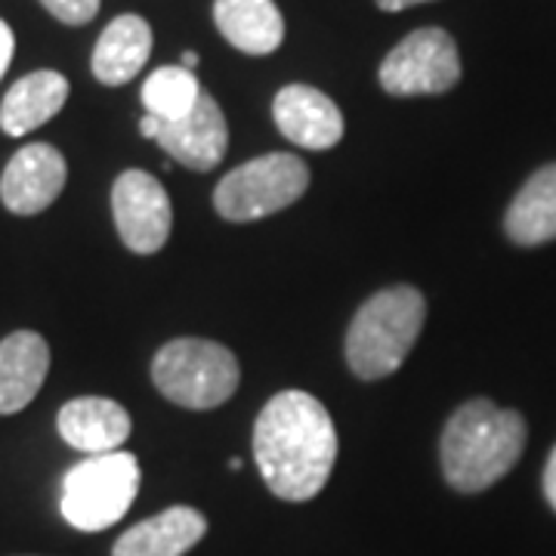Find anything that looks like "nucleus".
<instances>
[{
	"label": "nucleus",
	"instance_id": "nucleus-1",
	"mask_svg": "<svg viewBox=\"0 0 556 556\" xmlns=\"http://www.w3.org/2000/svg\"><path fill=\"white\" fill-rule=\"evenodd\" d=\"M254 460L269 492L281 501H313L338 460V430L313 393L281 390L254 424Z\"/></svg>",
	"mask_w": 556,
	"mask_h": 556
},
{
	"label": "nucleus",
	"instance_id": "nucleus-2",
	"mask_svg": "<svg viewBox=\"0 0 556 556\" xmlns=\"http://www.w3.org/2000/svg\"><path fill=\"white\" fill-rule=\"evenodd\" d=\"M526 417L492 399H470L448 417L439 457L445 482L460 495H479L504 479L526 448Z\"/></svg>",
	"mask_w": 556,
	"mask_h": 556
},
{
	"label": "nucleus",
	"instance_id": "nucleus-3",
	"mask_svg": "<svg viewBox=\"0 0 556 556\" xmlns=\"http://www.w3.org/2000/svg\"><path fill=\"white\" fill-rule=\"evenodd\" d=\"M427 300L412 285L383 288L358 306L346 331V362L362 380L396 375L424 331Z\"/></svg>",
	"mask_w": 556,
	"mask_h": 556
},
{
	"label": "nucleus",
	"instance_id": "nucleus-4",
	"mask_svg": "<svg viewBox=\"0 0 556 556\" xmlns=\"http://www.w3.org/2000/svg\"><path fill=\"white\" fill-rule=\"evenodd\" d=\"M152 380L164 399L179 408L207 412L229 402L239 390V358L223 343L177 338L164 343L152 358Z\"/></svg>",
	"mask_w": 556,
	"mask_h": 556
},
{
	"label": "nucleus",
	"instance_id": "nucleus-5",
	"mask_svg": "<svg viewBox=\"0 0 556 556\" xmlns=\"http://www.w3.org/2000/svg\"><path fill=\"white\" fill-rule=\"evenodd\" d=\"M139 479V460L130 452L87 455L62 479V517L78 532H102L134 507Z\"/></svg>",
	"mask_w": 556,
	"mask_h": 556
},
{
	"label": "nucleus",
	"instance_id": "nucleus-6",
	"mask_svg": "<svg viewBox=\"0 0 556 556\" xmlns=\"http://www.w3.org/2000/svg\"><path fill=\"white\" fill-rule=\"evenodd\" d=\"M309 167L288 152H269L229 170L214 189V207L229 223H254L303 199Z\"/></svg>",
	"mask_w": 556,
	"mask_h": 556
},
{
	"label": "nucleus",
	"instance_id": "nucleus-7",
	"mask_svg": "<svg viewBox=\"0 0 556 556\" xmlns=\"http://www.w3.org/2000/svg\"><path fill=\"white\" fill-rule=\"evenodd\" d=\"M380 87L390 97H439L460 80V53L445 28H417L380 62Z\"/></svg>",
	"mask_w": 556,
	"mask_h": 556
},
{
	"label": "nucleus",
	"instance_id": "nucleus-8",
	"mask_svg": "<svg viewBox=\"0 0 556 556\" xmlns=\"http://www.w3.org/2000/svg\"><path fill=\"white\" fill-rule=\"evenodd\" d=\"M139 134L155 139L170 159L179 161L189 170H199V174L214 170L219 161L226 159V146H229L226 115L211 93H201L199 105L177 121L142 115Z\"/></svg>",
	"mask_w": 556,
	"mask_h": 556
},
{
	"label": "nucleus",
	"instance_id": "nucleus-9",
	"mask_svg": "<svg viewBox=\"0 0 556 556\" xmlns=\"http://www.w3.org/2000/svg\"><path fill=\"white\" fill-rule=\"evenodd\" d=\"M112 214L121 241L134 254H159L174 229V207L159 179L146 170H124L112 186Z\"/></svg>",
	"mask_w": 556,
	"mask_h": 556
},
{
	"label": "nucleus",
	"instance_id": "nucleus-10",
	"mask_svg": "<svg viewBox=\"0 0 556 556\" xmlns=\"http://www.w3.org/2000/svg\"><path fill=\"white\" fill-rule=\"evenodd\" d=\"M68 179V164L50 142L22 146L0 177V201L20 217H35L60 199Z\"/></svg>",
	"mask_w": 556,
	"mask_h": 556
},
{
	"label": "nucleus",
	"instance_id": "nucleus-11",
	"mask_svg": "<svg viewBox=\"0 0 556 556\" xmlns=\"http://www.w3.org/2000/svg\"><path fill=\"white\" fill-rule=\"evenodd\" d=\"M273 118H276L281 137L291 139L294 146L313 149V152L334 149L346 130V121H343L338 102L309 84L281 87L273 100Z\"/></svg>",
	"mask_w": 556,
	"mask_h": 556
},
{
	"label": "nucleus",
	"instance_id": "nucleus-12",
	"mask_svg": "<svg viewBox=\"0 0 556 556\" xmlns=\"http://www.w3.org/2000/svg\"><path fill=\"white\" fill-rule=\"evenodd\" d=\"M60 437L84 455L121 452L130 437V415L115 399L80 396L65 402L56 417Z\"/></svg>",
	"mask_w": 556,
	"mask_h": 556
},
{
	"label": "nucleus",
	"instance_id": "nucleus-13",
	"mask_svg": "<svg viewBox=\"0 0 556 556\" xmlns=\"http://www.w3.org/2000/svg\"><path fill=\"white\" fill-rule=\"evenodd\" d=\"M207 535V517L195 507H167L130 526L115 541L112 556H186Z\"/></svg>",
	"mask_w": 556,
	"mask_h": 556
},
{
	"label": "nucleus",
	"instance_id": "nucleus-14",
	"mask_svg": "<svg viewBox=\"0 0 556 556\" xmlns=\"http://www.w3.org/2000/svg\"><path fill=\"white\" fill-rule=\"evenodd\" d=\"M50 371V346L35 331L0 340V415H16L38 396Z\"/></svg>",
	"mask_w": 556,
	"mask_h": 556
},
{
	"label": "nucleus",
	"instance_id": "nucleus-15",
	"mask_svg": "<svg viewBox=\"0 0 556 556\" xmlns=\"http://www.w3.org/2000/svg\"><path fill=\"white\" fill-rule=\"evenodd\" d=\"M68 100V80L53 68H40L20 78L0 102V130L7 137H25L40 124L56 118Z\"/></svg>",
	"mask_w": 556,
	"mask_h": 556
},
{
	"label": "nucleus",
	"instance_id": "nucleus-16",
	"mask_svg": "<svg viewBox=\"0 0 556 556\" xmlns=\"http://www.w3.org/2000/svg\"><path fill=\"white\" fill-rule=\"evenodd\" d=\"M152 56V28L137 13H124L105 25L93 50V75L105 87H121L142 72Z\"/></svg>",
	"mask_w": 556,
	"mask_h": 556
},
{
	"label": "nucleus",
	"instance_id": "nucleus-17",
	"mask_svg": "<svg viewBox=\"0 0 556 556\" xmlns=\"http://www.w3.org/2000/svg\"><path fill=\"white\" fill-rule=\"evenodd\" d=\"M219 35L248 56H269L285 40L276 0H214Z\"/></svg>",
	"mask_w": 556,
	"mask_h": 556
},
{
	"label": "nucleus",
	"instance_id": "nucleus-18",
	"mask_svg": "<svg viewBox=\"0 0 556 556\" xmlns=\"http://www.w3.org/2000/svg\"><path fill=\"white\" fill-rule=\"evenodd\" d=\"M504 232L522 248L556 239V164H544L526 179L504 214Z\"/></svg>",
	"mask_w": 556,
	"mask_h": 556
},
{
	"label": "nucleus",
	"instance_id": "nucleus-19",
	"mask_svg": "<svg viewBox=\"0 0 556 556\" xmlns=\"http://www.w3.org/2000/svg\"><path fill=\"white\" fill-rule=\"evenodd\" d=\"M201 93L204 90H201L195 72H189L182 65H161L146 78L139 97L146 105V115H155L161 121H177L199 105Z\"/></svg>",
	"mask_w": 556,
	"mask_h": 556
},
{
	"label": "nucleus",
	"instance_id": "nucleus-20",
	"mask_svg": "<svg viewBox=\"0 0 556 556\" xmlns=\"http://www.w3.org/2000/svg\"><path fill=\"white\" fill-rule=\"evenodd\" d=\"M50 16H56L65 25H87L100 13L102 0H40Z\"/></svg>",
	"mask_w": 556,
	"mask_h": 556
},
{
	"label": "nucleus",
	"instance_id": "nucleus-21",
	"mask_svg": "<svg viewBox=\"0 0 556 556\" xmlns=\"http://www.w3.org/2000/svg\"><path fill=\"white\" fill-rule=\"evenodd\" d=\"M13 50H16V38H13V28L0 20V78L7 75L10 62H13Z\"/></svg>",
	"mask_w": 556,
	"mask_h": 556
},
{
	"label": "nucleus",
	"instance_id": "nucleus-22",
	"mask_svg": "<svg viewBox=\"0 0 556 556\" xmlns=\"http://www.w3.org/2000/svg\"><path fill=\"white\" fill-rule=\"evenodd\" d=\"M544 497H547V504L556 510V445L551 457H547V464H544Z\"/></svg>",
	"mask_w": 556,
	"mask_h": 556
},
{
	"label": "nucleus",
	"instance_id": "nucleus-23",
	"mask_svg": "<svg viewBox=\"0 0 556 556\" xmlns=\"http://www.w3.org/2000/svg\"><path fill=\"white\" fill-rule=\"evenodd\" d=\"M383 13H402L408 7H417V3H430V0H375Z\"/></svg>",
	"mask_w": 556,
	"mask_h": 556
},
{
	"label": "nucleus",
	"instance_id": "nucleus-24",
	"mask_svg": "<svg viewBox=\"0 0 556 556\" xmlns=\"http://www.w3.org/2000/svg\"><path fill=\"white\" fill-rule=\"evenodd\" d=\"M199 62L201 56L195 53V50H186V53H182V60H179V65H182V68H189V72H195V68H199Z\"/></svg>",
	"mask_w": 556,
	"mask_h": 556
},
{
	"label": "nucleus",
	"instance_id": "nucleus-25",
	"mask_svg": "<svg viewBox=\"0 0 556 556\" xmlns=\"http://www.w3.org/2000/svg\"><path fill=\"white\" fill-rule=\"evenodd\" d=\"M229 470H241L239 457H229Z\"/></svg>",
	"mask_w": 556,
	"mask_h": 556
}]
</instances>
